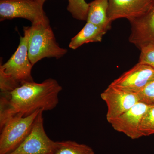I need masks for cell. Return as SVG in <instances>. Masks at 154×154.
<instances>
[{"label": "cell", "mask_w": 154, "mask_h": 154, "mask_svg": "<svg viewBox=\"0 0 154 154\" xmlns=\"http://www.w3.org/2000/svg\"><path fill=\"white\" fill-rule=\"evenodd\" d=\"M57 42L50 22L32 25L28 43V56L33 65L45 58L62 57L67 53Z\"/></svg>", "instance_id": "3"}, {"label": "cell", "mask_w": 154, "mask_h": 154, "mask_svg": "<svg viewBox=\"0 0 154 154\" xmlns=\"http://www.w3.org/2000/svg\"><path fill=\"white\" fill-rule=\"evenodd\" d=\"M149 105L139 102L133 107L110 122L113 129L133 140L142 137L140 126Z\"/></svg>", "instance_id": "9"}, {"label": "cell", "mask_w": 154, "mask_h": 154, "mask_svg": "<svg viewBox=\"0 0 154 154\" xmlns=\"http://www.w3.org/2000/svg\"><path fill=\"white\" fill-rule=\"evenodd\" d=\"M138 63L146 65L154 68V44H148L140 49Z\"/></svg>", "instance_id": "17"}, {"label": "cell", "mask_w": 154, "mask_h": 154, "mask_svg": "<svg viewBox=\"0 0 154 154\" xmlns=\"http://www.w3.org/2000/svg\"><path fill=\"white\" fill-rule=\"evenodd\" d=\"M45 1H46V0H45Z\"/></svg>", "instance_id": "19"}, {"label": "cell", "mask_w": 154, "mask_h": 154, "mask_svg": "<svg viewBox=\"0 0 154 154\" xmlns=\"http://www.w3.org/2000/svg\"><path fill=\"white\" fill-rule=\"evenodd\" d=\"M128 21L131 26L130 42L139 49L146 45L154 44V0L144 14Z\"/></svg>", "instance_id": "10"}, {"label": "cell", "mask_w": 154, "mask_h": 154, "mask_svg": "<svg viewBox=\"0 0 154 154\" xmlns=\"http://www.w3.org/2000/svg\"><path fill=\"white\" fill-rule=\"evenodd\" d=\"M24 36H21L18 48L5 64L0 65V90L10 92L25 83L34 82L31 75L33 65L28 56V43L30 27L23 28Z\"/></svg>", "instance_id": "2"}, {"label": "cell", "mask_w": 154, "mask_h": 154, "mask_svg": "<svg viewBox=\"0 0 154 154\" xmlns=\"http://www.w3.org/2000/svg\"><path fill=\"white\" fill-rule=\"evenodd\" d=\"M62 90L56 80L49 78L42 83H25L13 91L1 93L0 128L16 116H27L37 110L54 109Z\"/></svg>", "instance_id": "1"}, {"label": "cell", "mask_w": 154, "mask_h": 154, "mask_svg": "<svg viewBox=\"0 0 154 154\" xmlns=\"http://www.w3.org/2000/svg\"><path fill=\"white\" fill-rule=\"evenodd\" d=\"M42 110L38 113L32 129L25 140L9 154H53L58 141L51 140L45 131Z\"/></svg>", "instance_id": "6"}, {"label": "cell", "mask_w": 154, "mask_h": 154, "mask_svg": "<svg viewBox=\"0 0 154 154\" xmlns=\"http://www.w3.org/2000/svg\"><path fill=\"white\" fill-rule=\"evenodd\" d=\"M154 80V68L138 63L111 83L123 91L137 94Z\"/></svg>", "instance_id": "8"}, {"label": "cell", "mask_w": 154, "mask_h": 154, "mask_svg": "<svg viewBox=\"0 0 154 154\" xmlns=\"http://www.w3.org/2000/svg\"><path fill=\"white\" fill-rule=\"evenodd\" d=\"M137 96L139 102L148 105L154 104V80L149 83L138 93Z\"/></svg>", "instance_id": "18"}, {"label": "cell", "mask_w": 154, "mask_h": 154, "mask_svg": "<svg viewBox=\"0 0 154 154\" xmlns=\"http://www.w3.org/2000/svg\"><path fill=\"white\" fill-rule=\"evenodd\" d=\"M101 97L107 105L106 119L109 123L139 102L137 94L111 84L101 94Z\"/></svg>", "instance_id": "7"}, {"label": "cell", "mask_w": 154, "mask_h": 154, "mask_svg": "<svg viewBox=\"0 0 154 154\" xmlns=\"http://www.w3.org/2000/svg\"><path fill=\"white\" fill-rule=\"evenodd\" d=\"M41 110L27 116L18 115L9 119L0 128V154H9L23 142L30 133Z\"/></svg>", "instance_id": "4"}, {"label": "cell", "mask_w": 154, "mask_h": 154, "mask_svg": "<svg viewBox=\"0 0 154 154\" xmlns=\"http://www.w3.org/2000/svg\"><path fill=\"white\" fill-rule=\"evenodd\" d=\"M140 131L142 136L154 134V104L149 105L141 122Z\"/></svg>", "instance_id": "16"}, {"label": "cell", "mask_w": 154, "mask_h": 154, "mask_svg": "<svg viewBox=\"0 0 154 154\" xmlns=\"http://www.w3.org/2000/svg\"><path fill=\"white\" fill-rule=\"evenodd\" d=\"M67 10L74 19L80 21H87L89 3L85 0H68Z\"/></svg>", "instance_id": "15"}, {"label": "cell", "mask_w": 154, "mask_h": 154, "mask_svg": "<svg viewBox=\"0 0 154 154\" xmlns=\"http://www.w3.org/2000/svg\"><path fill=\"white\" fill-rule=\"evenodd\" d=\"M53 154H95L91 147L73 141H58L57 147Z\"/></svg>", "instance_id": "14"}, {"label": "cell", "mask_w": 154, "mask_h": 154, "mask_svg": "<svg viewBox=\"0 0 154 154\" xmlns=\"http://www.w3.org/2000/svg\"><path fill=\"white\" fill-rule=\"evenodd\" d=\"M153 0H108L107 17L110 22L117 19L128 21L140 17L150 8Z\"/></svg>", "instance_id": "11"}, {"label": "cell", "mask_w": 154, "mask_h": 154, "mask_svg": "<svg viewBox=\"0 0 154 154\" xmlns=\"http://www.w3.org/2000/svg\"><path fill=\"white\" fill-rule=\"evenodd\" d=\"M108 31L105 28L87 22L81 31L72 38L69 47L75 50L86 43L101 42L103 36Z\"/></svg>", "instance_id": "12"}, {"label": "cell", "mask_w": 154, "mask_h": 154, "mask_svg": "<svg viewBox=\"0 0 154 154\" xmlns=\"http://www.w3.org/2000/svg\"><path fill=\"white\" fill-rule=\"evenodd\" d=\"M45 0H0V21L22 18L32 25L49 21L43 10Z\"/></svg>", "instance_id": "5"}, {"label": "cell", "mask_w": 154, "mask_h": 154, "mask_svg": "<svg viewBox=\"0 0 154 154\" xmlns=\"http://www.w3.org/2000/svg\"><path fill=\"white\" fill-rule=\"evenodd\" d=\"M108 7V0H94L89 3L87 22L110 30L112 22L107 17Z\"/></svg>", "instance_id": "13"}]
</instances>
